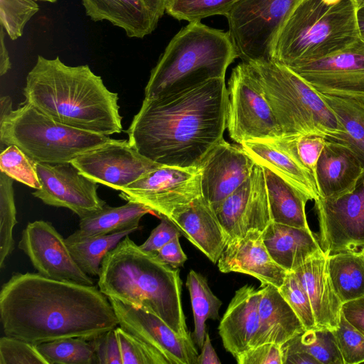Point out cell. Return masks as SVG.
<instances>
[{"instance_id": "25", "label": "cell", "mask_w": 364, "mask_h": 364, "mask_svg": "<svg viewBox=\"0 0 364 364\" xmlns=\"http://www.w3.org/2000/svg\"><path fill=\"white\" fill-rule=\"evenodd\" d=\"M259 294V327L250 348L266 343L282 346L306 330L277 287L262 284Z\"/></svg>"}, {"instance_id": "1", "label": "cell", "mask_w": 364, "mask_h": 364, "mask_svg": "<svg viewBox=\"0 0 364 364\" xmlns=\"http://www.w3.org/2000/svg\"><path fill=\"white\" fill-rule=\"evenodd\" d=\"M0 319L5 336L35 346L72 337L90 341L119 325L96 286L32 272L14 273L1 286Z\"/></svg>"}, {"instance_id": "44", "label": "cell", "mask_w": 364, "mask_h": 364, "mask_svg": "<svg viewBox=\"0 0 364 364\" xmlns=\"http://www.w3.org/2000/svg\"><path fill=\"white\" fill-rule=\"evenodd\" d=\"M343 364L364 362V334L352 326L341 312L338 327L332 331Z\"/></svg>"}, {"instance_id": "52", "label": "cell", "mask_w": 364, "mask_h": 364, "mask_svg": "<svg viewBox=\"0 0 364 364\" xmlns=\"http://www.w3.org/2000/svg\"><path fill=\"white\" fill-rule=\"evenodd\" d=\"M6 32L0 26V75L6 74L11 68V63L5 43Z\"/></svg>"}, {"instance_id": "7", "label": "cell", "mask_w": 364, "mask_h": 364, "mask_svg": "<svg viewBox=\"0 0 364 364\" xmlns=\"http://www.w3.org/2000/svg\"><path fill=\"white\" fill-rule=\"evenodd\" d=\"M249 64L282 137L313 134L331 141L342 133L321 95L290 68L274 61Z\"/></svg>"}, {"instance_id": "22", "label": "cell", "mask_w": 364, "mask_h": 364, "mask_svg": "<svg viewBox=\"0 0 364 364\" xmlns=\"http://www.w3.org/2000/svg\"><path fill=\"white\" fill-rule=\"evenodd\" d=\"M259 289L245 284L235 291L218 333L225 349L235 358L250 348L259 327Z\"/></svg>"}, {"instance_id": "31", "label": "cell", "mask_w": 364, "mask_h": 364, "mask_svg": "<svg viewBox=\"0 0 364 364\" xmlns=\"http://www.w3.org/2000/svg\"><path fill=\"white\" fill-rule=\"evenodd\" d=\"M342 129L331 141L350 149L364 168V100L353 97L321 94Z\"/></svg>"}, {"instance_id": "26", "label": "cell", "mask_w": 364, "mask_h": 364, "mask_svg": "<svg viewBox=\"0 0 364 364\" xmlns=\"http://www.w3.org/2000/svg\"><path fill=\"white\" fill-rule=\"evenodd\" d=\"M272 259L287 272H293L311 258L324 253L318 235L310 228H300L272 221L262 232Z\"/></svg>"}, {"instance_id": "23", "label": "cell", "mask_w": 364, "mask_h": 364, "mask_svg": "<svg viewBox=\"0 0 364 364\" xmlns=\"http://www.w3.org/2000/svg\"><path fill=\"white\" fill-rule=\"evenodd\" d=\"M328 255H316L293 271L306 291L319 329H336L343 303L338 298L328 269Z\"/></svg>"}, {"instance_id": "15", "label": "cell", "mask_w": 364, "mask_h": 364, "mask_svg": "<svg viewBox=\"0 0 364 364\" xmlns=\"http://www.w3.org/2000/svg\"><path fill=\"white\" fill-rule=\"evenodd\" d=\"M36 170L41 187L32 195L45 204L68 208L80 218L106 205L97 194L98 183L84 176L72 163H36Z\"/></svg>"}, {"instance_id": "36", "label": "cell", "mask_w": 364, "mask_h": 364, "mask_svg": "<svg viewBox=\"0 0 364 364\" xmlns=\"http://www.w3.org/2000/svg\"><path fill=\"white\" fill-rule=\"evenodd\" d=\"M48 364H97L90 341L82 338H67L36 346Z\"/></svg>"}, {"instance_id": "24", "label": "cell", "mask_w": 364, "mask_h": 364, "mask_svg": "<svg viewBox=\"0 0 364 364\" xmlns=\"http://www.w3.org/2000/svg\"><path fill=\"white\" fill-rule=\"evenodd\" d=\"M363 173L360 160L350 149L326 140L315 173L320 197H336L353 191Z\"/></svg>"}, {"instance_id": "46", "label": "cell", "mask_w": 364, "mask_h": 364, "mask_svg": "<svg viewBox=\"0 0 364 364\" xmlns=\"http://www.w3.org/2000/svg\"><path fill=\"white\" fill-rule=\"evenodd\" d=\"M235 359L238 364H284L282 347L273 343L250 348Z\"/></svg>"}, {"instance_id": "2", "label": "cell", "mask_w": 364, "mask_h": 364, "mask_svg": "<svg viewBox=\"0 0 364 364\" xmlns=\"http://www.w3.org/2000/svg\"><path fill=\"white\" fill-rule=\"evenodd\" d=\"M225 78L181 91L144 97L126 131L141 155L164 166L198 168L226 129Z\"/></svg>"}, {"instance_id": "45", "label": "cell", "mask_w": 364, "mask_h": 364, "mask_svg": "<svg viewBox=\"0 0 364 364\" xmlns=\"http://www.w3.org/2000/svg\"><path fill=\"white\" fill-rule=\"evenodd\" d=\"M0 364H48L36 346L8 336L0 338Z\"/></svg>"}, {"instance_id": "16", "label": "cell", "mask_w": 364, "mask_h": 364, "mask_svg": "<svg viewBox=\"0 0 364 364\" xmlns=\"http://www.w3.org/2000/svg\"><path fill=\"white\" fill-rule=\"evenodd\" d=\"M18 248L38 273L50 279L93 285V279L76 263L65 239L53 225L43 220L28 223L21 233Z\"/></svg>"}, {"instance_id": "42", "label": "cell", "mask_w": 364, "mask_h": 364, "mask_svg": "<svg viewBox=\"0 0 364 364\" xmlns=\"http://www.w3.org/2000/svg\"><path fill=\"white\" fill-rule=\"evenodd\" d=\"M278 289L305 329L317 328L309 296L294 272H288L282 285Z\"/></svg>"}, {"instance_id": "8", "label": "cell", "mask_w": 364, "mask_h": 364, "mask_svg": "<svg viewBox=\"0 0 364 364\" xmlns=\"http://www.w3.org/2000/svg\"><path fill=\"white\" fill-rule=\"evenodd\" d=\"M112 139L63 124L24 102L0 121L1 149L16 145L36 163H71Z\"/></svg>"}, {"instance_id": "50", "label": "cell", "mask_w": 364, "mask_h": 364, "mask_svg": "<svg viewBox=\"0 0 364 364\" xmlns=\"http://www.w3.org/2000/svg\"><path fill=\"white\" fill-rule=\"evenodd\" d=\"M341 312L352 326L364 334V297L343 303Z\"/></svg>"}, {"instance_id": "17", "label": "cell", "mask_w": 364, "mask_h": 364, "mask_svg": "<svg viewBox=\"0 0 364 364\" xmlns=\"http://www.w3.org/2000/svg\"><path fill=\"white\" fill-rule=\"evenodd\" d=\"M212 207L230 240L251 230L263 232L272 221L263 166L255 162L250 176Z\"/></svg>"}, {"instance_id": "6", "label": "cell", "mask_w": 364, "mask_h": 364, "mask_svg": "<svg viewBox=\"0 0 364 364\" xmlns=\"http://www.w3.org/2000/svg\"><path fill=\"white\" fill-rule=\"evenodd\" d=\"M354 0H301L277 38L272 61L287 67L339 52L359 38Z\"/></svg>"}, {"instance_id": "47", "label": "cell", "mask_w": 364, "mask_h": 364, "mask_svg": "<svg viewBox=\"0 0 364 364\" xmlns=\"http://www.w3.org/2000/svg\"><path fill=\"white\" fill-rule=\"evenodd\" d=\"M97 364H122L119 343L115 328L90 340Z\"/></svg>"}, {"instance_id": "57", "label": "cell", "mask_w": 364, "mask_h": 364, "mask_svg": "<svg viewBox=\"0 0 364 364\" xmlns=\"http://www.w3.org/2000/svg\"><path fill=\"white\" fill-rule=\"evenodd\" d=\"M357 8H360L364 6V0H354Z\"/></svg>"}, {"instance_id": "51", "label": "cell", "mask_w": 364, "mask_h": 364, "mask_svg": "<svg viewBox=\"0 0 364 364\" xmlns=\"http://www.w3.org/2000/svg\"><path fill=\"white\" fill-rule=\"evenodd\" d=\"M221 362L211 343V340L208 332L205 333V340L201 348V353L198 354V364H220Z\"/></svg>"}, {"instance_id": "43", "label": "cell", "mask_w": 364, "mask_h": 364, "mask_svg": "<svg viewBox=\"0 0 364 364\" xmlns=\"http://www.w3.org/2000/svg\"><path fill=\"white\" fill-rule=\"evenodd\" d=\"M279 144L296 155L302 164L314 175L317 161L326 145V139L318 134H304L276 139Z\"/></svg>"}, {"instance_id": "48", "label": "cell", "mask_w": 364, "mask_h": 364, "mask_svg": "<svg viewBox=\"0 0 364 364\" xmlns=\"http://www.w3.org/2000/svg\"><path fill=\"white\" fill-rule=\"evenodd\" d=\"M181 235L178 228L168 218L161 216V223L153 229L146 240L139 247L145 252L156 254L171 240Z\"/></svg>"}, {"instance_id": "18", "label": "cell", "mask_w": 364, "mask_h": 364, "mask_svg": "<svg viewBox=\"0 0 364 364\" xmlns=\"http://www.w3.org/2000/svg\"><path fill=\"white\" fill-rule=\"evenodd\" d=\"M108 299L119 326L159 350L169 364H198V353L192 336L176 333L151 312L115 299Z\"/></svg>"}, {"instance_id": "54", "label": "cell", "mask_w": 364, "mask_h": 364, "mask_svg": "<svg viewBox=\"0 0 364 364\" xmlns=\"http://www.w3.org/2000/svg\"><path fill=\"white\" fill-rule=\"evenodd\" d=\"M150 9L161 18L166 13L168 0H143Z\"/></svg>"}, {"instance_id": "41", "label": "cell", "mask_w": 364, "mask_h": 364, "mask_svg": "<svg viewBox=\"0 0 364 364\" xmlns=\"http://www.w3.org/2000/svg\"><path fill=\"white\" fill-rule=\"evenodd\" d=\"M115 331L122 364H169L159 350L122 327L115 328Z\"/></svg>"}, {"instance_id": "4", "label": "cell", "mask_w": 364, "mask_h": 364, "mask_svg": "<svg viewBox=\"0 0 364 364\" xmlns=\"http://www.w3.org/2000/svg\"><path fill=\"white\" fill-rule=\"evenodd\" d=\"M97 284L108 298L151 312L176 333L191 336L182 308L180 270L141 250L129 235L105 256Z\"/></svg>"}, {"instance_id": "21", "label": "cell", "mask_w": 364, "mask_h": 364, "mask_svg": "<svg viewBox=\"0 0 364 364\" xmlns=\"http://www.w3.org/2000/svg\"><path fill=\"white\" fill-rule=\"evenodd\" d=\"M196 247L213 264L225 248L230 237L209 202L201 195L168 218Z\"/></svg>"}, {"instance_id": "34", "label": "cell", "mask_w": 364, "mask_h": 364, "mask_svg": "<svg viewBox=\"0 0 364 364\" xmlns=\"http://www.w3.org/2000/svg\"><path fill=\"white\" fill-rule=\"evenodd\" d=\"M136 229L82 239L65 238L68 249L81 269L89 276H98L105 256Z\"/></svg>"}, {"instance_id": "12", "label": "cell", "mask_w": 364, "mask_h": 364, "mask_svg": "<svg viewBox=\"0 0 364 364\" xmlns=\"http://www.w3.org/2000/svg\"><path fill=\"white\" fill-rule=\"evenodd\" d=\"M319 242L327 254L364 247V173L343 195L315 200Z\"/></svg>"}, {"instance_id": "19", "label": "cell", "mask_w": 364, "mask_h": 364, "mask_svg": "<svg viewBox=\"0 0 364 364\" xmlns=\"http://www.w3.org/2000/svg\"><path fill=\"white\" fill-rule=\"evenodd\" d=\"M255 164L242 146L221 139L198 166L202 196L212 206L217 205L250 176Z\"/></svg>"}, {"instance_id": "55", "label": "cell", "mask_w": 364, "mask_h": 364, "mask_svg": "<svg viewBox=\"0 0 364 364\" xmlns=\"http://www.w3.org/2000/svg\"><path fill=\"white\" fill-rule=\"evenodd\" d=\"M13 110L11 98L8 95L2 96L0 99V121L11 114Z\"/></svg>"}, {"instance_id": "35", "label": "cell", "mask_w": 364, "mask_h": 364, "mask_svg": "<svg viewBox=\"0 0 364 364\" xmlns=\"http://www.w3.org/2000/svg\"><path fill=\"white\" fill-rule=\"evenodd\" d=\"M281 347L283 355L304 352L314 357L319 364H343L333 333L329 329L305 330Z\"/></svg>"}, {"instance_id": "49", "label": "cell", "mask_w": 364, "mask_h": 364, "mask_svg": "<svg viewBox=\"0 0 364 364\" xmlns=\"http://www.w3.org/2000/svg\"><path fill=\"white\" fill-rule=\"evenodd\" d=\"M179 237L180 236L176 237L156 253L162 262L173 268L183 267L187 260V256L181 248Z\"/></svg>"}, {"instance_id": "9", "label": "cell", "mask_w": 364, "mask_h": 364, "mask_svg": "<svg viewBox=\"0 0 364 364\" xmlns=\"http://www.w3.org/2000/svg\"><path fill=\"white\" fill-rule=\"evenodd\" d=\"M301 0H239L225 16L237 57L252 63L272 61L283 26Z\"/></svg>"}, {"instance_id": "30", "label": "cell", "mask_w": 364, "mask_h": 364, "mask_svg": "<svg viewBox=\"0 0 364 364\" xmlns=\"http://www.w3.org/2000/svg\"><path fill=\"white\" fill-rule=\"evenodd\" d=\"M150 213L153 212L149 208L136 202L127 201L126 204L117 207L106 204L101 210L80 218L79 228L68 238L77 240L124 230H139L140 220Z\"/></svg>"}, {"instance_id": "13", "label": "cell", "mask_w": 364, "mask_h": 364, "mask_svg": "<svg viewBox=\"0 0 364 364\" xmlns=\"http://www.w3.org/2000/svg\"><path fill=\"white\" fill-rule=\"evenodd\" d=\"M318 93L364 100V41L326 57L288 67Z\"/></svg>"}, {"instance_id": "5", "label": "cell", "mask_w": 364, "mask_h": 364, "mask_svg": "<svg viewBox=\"0 0 364 364\" xmlns=\"http://www.w3.org/2000/svg\"><path fill=\"white\" fill-rule=\"evenodd\" d=\"M238 58L228 31L190 22L170 41L151 70L145 97L181 91L214 78H225Z\"/></svg>"}, {"instance_id": "32", "label": "cell", "mask_w": 364, "mask_h": 364, "mask_svg": "<svg viewBox=\"0 0 364 364\" xmlns=\"http://www.w3.org/2000/svg\"><path fill=\"white\" fill-rule=\"evenodd\" d=\"M327 262L332 284L343 304L364 297L362 248L328 255Z\"/></svg>"}, {"instance_id": "59", "label": "cell", "mask_w": 364, "mask_h": 364, "mask_svg": "<svg viewBox=\"0 0 364 364\" xmlns=\"http://www.w3.org/2000/svg\"><path fill=\"white\" fill-rule=\"evenodd\" d=\"M362 249H363V252H364V247H363Z\"/></svg>"}, {"instance_id": "3", "label": "cell", "mask_w": 364, "mask_h": 364, "mask_svg": "<svg viewBox=\"0 0 364 364\" xmlns=\"http://www.w3.org/2000/svg\"><path fill=\"white\" fill-rule=\"evenodd\" d=\"M29 104L66 126L109 136L122 130L118 95L88 65L70 66L38 55L23 90Z\"/></svg>"}, {"instance_id": "53", "label": "cell", "mask_w": 364, "mask_h": 364, "mask_svg": "<svg viewBox=\"0 0 364 364\" xmlns=\"http://www.w3.org/2000/svg\"><path fill=\"white\" fill-rule=\"evenodd\" d=\"M284 364H319L311 355L304 352H292L283 355Z\"/></svg>"}, {"instance_id": "37", "label": "cell", "mask_w": 364, "mask_h": 364, "mask_svg": "<svg viewBox=\"0 0 364 364\" xmlns=\"http://www.w3.org/2000/svg\"><path fill=\"white\" fill-rule=\"evenodd\" d=\"M14 179L0 172V267L14 249L13 230L17 223Z\"/></svg>"}, {"instance_id": "58", "label": "cell", "mask_w": 364, "mask_h": 364, "mask_svg": "<svg viewBox=\"0 0 364 364\" xmlns=\"http://www.w3.org/2000/svg\"><path fill=\"white\" fill-rule=\"evenodd\" d=\"M36 1H43V2H50V3H55L58 0H36Z\"/></svg>"}, {"instance_id": "27", "label": "cell", "mask_w": 364, "mask_h": 364, "mask_svg": "<svg viewBox=\"0 0 364 364\" xmlns=\"http://www.w3.org/2000/svg\"><path fill=\"white\" fill-rule=\"evenodd\" d=\"M92 21H107L129 38H144L156 28L160 18L143 0H81Z\"/></svg>"}, {"instance_id": "38", "label": "cell", "mask_w": 364, "mask_h": 364, "mask_svg": "<svg viewBox=\"0 0 364 364\" xmlns=\"http://www.w3.org/2000/svg\"><path fill=\"white\" fill-rule=\"evenodd\" d=\"M239 0H168L166 13L190 22L200 21L215 15L226 16Z\"/></svg>"}, {"instance_id": "20", "label": "cell", "mask_w": 364, "mask_h": 364, "mask_svg": "<svg viewBox=\"0 0 364 364\" xmlns=\"http://www.w3.org/2000/svg\"><path fill=\"white\" fill-rule=\"evenodd\" d=\"M218 267L221 272L248 274L262 284L277 288L282 285L288 273L270 256L262 232L258 230L230 239L218 261Z\"/></svg>"}, {"instance_id": "11", "label": "cell", "mask_w": 364, "mask_h": 364, "mask_svg": "<svg viewBox=\"0 0 364 364\" xmlns=\"http://www.w3.org/2000/svg\"><path fill=\"white\" fill-rule=\"evenodd\" d=\"M119 191L122 199L169 218L202 195L200 169L161 165Z\"/></svg>"}, {"instance_id": "40", "label": "cell", "mask_w": 364, "mask_h": 364, "mask_svg": "<svg viewBox=\"0 0 364 364\" xmlns=\"http://www.w3.org/2000/svg\"><path fill=\"white\" fill-rule=\"evenodd\" d=\"M39 9L36 0H0V26L10 39L16 41Z\"/></svg>"}, {"instance_id": "10", "label": "cell", "mask_w": 364, "mask_h": 364, "mask_svg": "<svg viewBox=\"0 0 364 364\" xmlns=\"http://www.w3.org/2000/svg\"><path fill=\"white\" fill-rule=\"evenodd\" d=\"M227 90L226 129L232 139L241 145L282 137L249 63L242 62L232 69Z\"/></svg>"}, {"instance_id": "29", "label": "cell", "mask_w": 364, "mask_h": 364, "mask_svg": "<svg viewBox=\"0 0 364 364\" xmlns=\"http://www.w3.org/2000/svg\"><path fill=\"white\" fill-rule=\"evenodd\" d=\"M269 209L273 222L310 228L306 215L309 198L267 166H263Z\"/></svg>"}, {"instance_id": "56", "label": "cell", "mask_w": 364, "mask_h": 364, "mask_svg": "<svg viewBox=\"0 0 364 364\" xmlns=\"http://www.w3.org/2000/svg\"><path fill=\"white\" fill-rule=\"evenodd\" d=\"M356 20L359 38L364 41V6L357 9Z\"/></svg>"}, {"instance_id": "28", "label": "cell", "mask_w": 364, "mask_h": 364, "mask_svg": "<svg viewBox=\"0 0 364 364\" xmlns=\"http://www.w3.org/2000/svg\"><path fill=\"white\" fill-rule=\"evenodd\" d=\"M241 146L262 166H267L296 187L310 200L320 198L313 173L289 150L277 140L251 141Z\"/></svg>"}, {"instance_id": "14", "label": "cell", "mask_w": 364, "mask_h": 364, "mask_svg": "<svg viewBox=\"0 0 364 364\" xmlns=\"http://www.w3.org/2000/svg\"><path fill=\"white\" fill-rule=\"evenodd\" d=\"M71 163L92 181L116 191L161 166L141 155L128 140L114 139L82 154Z\"/></svg>"}, {"instance_id": "33", "label": "cell", "mask_w": 364, "mask_h": 364, "mask_svg": "<svg viewBox=\"0 0 364 364\" xmlns=\"http://www.w3.org/2000/svg\"><path fill=\"white\" fill-rule=\"evenodd\" d=\"M189 292L194 320L192 338L198 348H202L205 337V321L208 319L219 320V311L222 306L210 288L207 279L201 274L191 269L186 282Z\"/></svg>"}, {"instance_id": "39", "label": "cell", "mask_w": 364, "mask_h": 364, "mask_svg": "<svg viewBox=\"0 0 364 364\" xmlns=\"http://www.w3.org/2000/svg\"><path fill=\"white\" fill-rule=\"evenodd\" d=\"M0 171L12 179L34 189L41 187L36 162L16 145L7 146L1 150Z\"/></svg>"}]
</instances>
